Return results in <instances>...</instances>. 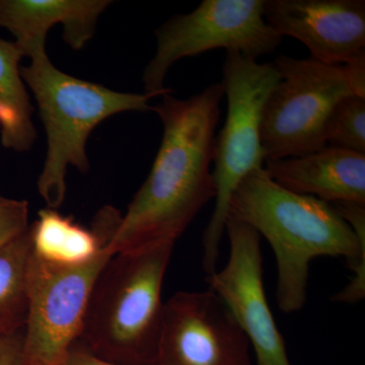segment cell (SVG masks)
I'll use <instances>...</instances> for the list:
<instances>
[{
	"instance_id": "obj_1",
	"label": "cell",
	"mask_w": 365,
	"mask_h": 365,
	"mask_svg": "<svg viewBox=\"0 0 365 365\" xmlns=\"http://www.w3.org/2000/svg\"><path fill=\"white\" fill-rule=\"evenodd\" d=\"M223 96L222 83H213L185 100L165 93L153 106L163 123L162 143L108 245L110 253L155 242L175 244L215 198L211 165Z\"/></svg>"
},
{
	"instance_id": "obj_2",
	"label": "cell",
	"mask_w": 365,
	"mask_h": 365,
	"mask_svg": "<svg viewBox=\"0 0 365 365\" xmlns=\"http://www.w3.org/2000/svg\"><path fill=\"white\" fill-rule=\"evenodd\" d=\"M228 215L253 227L272 247L281 311L292 314L304 307L309 263L318 257L345 258L352 270L351 282L334 295V302L364 299L365 230L354 232L330 204L282 188L261 168L237 185Z\"/></svg>"
},
{
	"instance_id": "obj_3",
	"label": "cell",
	"mask_w": 365,
	"mask_h": 365,
	"mask_svg": "<svg viewBox=\"0 0 365 365\" xmlns=\"http://www.w3.org/2000/svg\"><path fill=\"white\" fill-rule=\"evenodd\" d=\"M174 242L115 254L98 276L76 345L108 361L157 365L163 279Z\"/></svg>"
},
{
	"instance_id": "obj_4",
	"label": "cell",
	"mask_w": 365,
	"mask_h": 365,
	"mask_svg": "<svg viewBox=\"0 0 365 365\" xmlns=\"http://www.w3.org/2000/svg\"><path fill=\"white\" fill-rule=\"evenodd\" d=\"M21 66L24 83L36 101L47 134V155L38 191L48 208L58 209L66 194L69 165L86 174L90 169L86 141L91 131L123 112L153 111L150 93H120L64 73L50 61L46 49Z\"/></svg>"
},
{
	"instance_id": "obj_5",
	"label": "cell",
	"mask_w": 365,
	"mask_h": 365,
	"mask_svg": "<svg viewBox=\"0 0 365 365\" xmlns=\"http://www.w3.org/2000/svg\"><path fill=\"white\" fill-rule=\"evenodd\" d=\"M279 79L273 63H259L235 51L225 55L220 83L227 100V115L216 135L212 170L215 206L202 237V266L207 276L217 271L230 197L247 175L264 168L262 113Z\"/></svg>"
},
{
	"instance_id": "obj_6",
	"label": "cell",
	"mask_w": 365,
	"mask_h": 365,
	"mask_svg": "<svg viewBox=\"0 0 365 365\" xmlns=\"http://www.w3.org/2000/svg\"><path fill=\"white\" fill-rule=\"evenodd\" d=\"M280 79L262 113L261 143L266 160L300 157L327 148L325 128L335 106L355 95L343 66L280 55Z\"/></svg>"
},
{
	"instance_id": "obj_7",
	"label": "cell",
	"mask_w": 365,
	"mask_h": 365,
	"mask_svg": "<svg viewBox=\"0 0 365 365\" xmlns=\"http://www.w3.org/2000/svg\"><path fill=\"white\" fill-rule=\"evenodd\" d=\"M265 0H204L193 11L177 14L155 30L157 51L143 74L144 91L172 93L165 81L170 67L215 49L257 60L277 49L282 38L266 23Z\"/></svg>"
},
{
	"instance_id": "obj_8",
	"label": "cell",
	"mask_w": 365,
	"mask_h": 365,
	"mask_svg": "<svg viewBox=\"0 0 365 365\" xmlns=\"http://www.w3.org/2000/svg\"><path fill=\"white\" fill-rule=\"evenodd\" d=\"M113 256L105 247L83 265H55L37 258L31 249L24 365L66 364L81 336L96 282Z\"/></svg>"
},
{
	"instance_id": "obj_9",
	"label": "cell",
	"mask_w": 365,
	"mask_h": 365,
	"mask_svg": "<svg viewBox=\"0 0 365 365\" xmlns=\"http://www.w3.org/2000/svg\"><path fill=\"white\" fill-rule=\"evenodd\" d=\"M250 346L212 290L179 292L163 304L157 365H255Z\"/></svg>"
},
{
	"instance_id": "obj_10",
	"label": "cell",
	"mask_w": 365,
	"mask_h": 365,
	"mask_svg": "<svg viewBox=\"0 0 365 365\" xmlns=\"http://www.w3.org/2000/svg\"><path fill=\"white\" fill-rule=\"evenodd\" d=\"M225 234L230 257L225 268L206 278L209 289L225 302L246 334L256 365H292L265 294L261 235L232 215L227 216Z\"/></svg>"
},
{
	"instance_id": "obj_11",
	"label": "cell",
	"mask_w": 365,
	"mask_h": 365,
	"mask_svg": "<svg viewBox=\"0 0 365 365\" xmlns=\"http://www.w3.org/2000/svg\"><path fill=\"white\" fill-rule=\"evenodd\" d=\"M264 18L321 63L346 66L365 56L364 0H265Z\"/></svg>"
},
{
	"instance_id": "obj_12",
	"label": "cell",
	"mask_w": 365,
	"mask_h": 365,
	"mask_svg": "<svg viewBox=\"0 0 365 365\" xmlns=\"http://www.w3.org/2000/svg\"><path fill=\"white\" fill-rule=\"evenodd\" d=\"M109 0H0V28L14 37L24 56L46 49L48 32L63 26V39L81 50L93 39L98 19Z\"/></svg>"
},
{
	"instance_id": "obj_13",
	"label": "cell",
	"mask_w": 365,
	"mask_h": 365,
	"mask_svg": "<svg viewBox=\"0 0 365 365\" xmlns=\"http://www.w3.org/2000/svg\"><path fill=\"white\" fill-rule=\"evenodd\" d=\"M264 170L282 188L329 204L365 205V155L327 146L300 157L266 160Z\"/></svg>"
},
{
	"instance_id": "obj_14",
	"label": "cell",
	"mask_w": 365,
	"mask_h": 365,
	"mask_svg": "<svg viewBox=\"0 0 365 365\" xmlns=\"http://www.w3.org/2000/svg\"><path fill=\"white\" fill-rule=\"evenodd\" d=\"M121 218L117 208L105 206L98 210L93 227L88 230L57 209H42L38 220L30 225L32 253L55 265H83L109 245Z\"/></svg>"
},
{
	"instance_id": "obj_15",
	"label": "cell",
	"mask_w": 365,
	"mask_h": 365,
	"mask_svg": "<svg viewBox=\"0 0 365 365\" xmlns=\"http://www.w3.org/2000/svg\"><path fill=\"white\" fill-rule=\"evenodd\" d=\"M23 52L0 39V140L6 150L26 153L37 140L34 107L21 74Z\"/></svg>"
},
{
	"instance_id": "obj_16",
	"label": "cell",
	"mask_w": 365,
	"mask_h": 365,
	"mask_svg": "<svg viewBox=\"0 0 365 365\" xmlns=\"http://www.w3.org/2000/svg\"><path fill=\"white\" fill-rule=\"evenodd\" d=\"M31 255L30 227L0 249V336L24 330L28 317L26 271Z\"/></svg>"
},
{
	"instance_id": "obj_17",
	"label": "cell",
	"mask_w": 365,
	"mask_h": 365,
	"mask_svg": "<svg viewBox=\"0 0 365 365\" xmlns=\"http://www.w3.org/2000/svg\"><path fill=\"white\" fill-rule=\"evenodd\" d=\"M327 145L365 155V98L350 95L334 108L325 128Z\"/></svg>"
},
{
	"instance_id": "obj_18",
	"label": "cell",
	"mask_w": 365,
	"mask_h": 365,
	"mask_svg": "<svg viewBox=\"0 0 365 365\" xmlns=\"http://www.w3.org/2000/svg\"><path fill=\"white\" fill-rule=\"evenodd\" d=\"M28 201L0 195V249L25 234L30 227Z\"/></svg>"
},
{
	"instance_id": "obj_19",
	"label": "cell",
	"mask_w": 365,
	"mask_h": 365,
	"mask_svg": "<svg viewBox=\"0 0 365 365\" xmlns=\"http://www.w3.org/2000/svg\"><path fill=\"white\" fill-rule=\"evenodd\" d=\"M0 365H24V330L0 336Z\"/></svg>"
},
{
	"instance_id": "obj_20",
	"label": "cell",
	"mask_w": 365,
	"mask_h": 365,
	"mask_svg": "<svg viewBox=\"0 0 365 365\" xmlns=\"http://www.w3.org/2000/svg\"><path fill=\"white\" fill-rule=\"evenodd\" d=\"M64 365H123L115 364V362L108 361L91 353L86 351L83 348L78 345H74L71 351L69 352L66 364Z\"/></svg>"
}]
</instances>
